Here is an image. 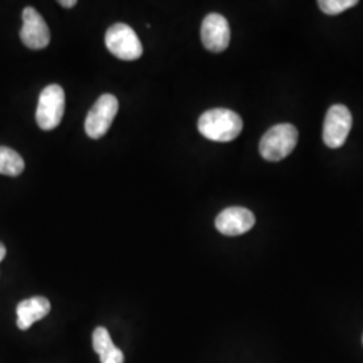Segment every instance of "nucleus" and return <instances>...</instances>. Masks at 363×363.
<instances>
[{
    "mask_svg": "<svg viewBox=\"0 0 363 363\" xmlns=\"http://www.w3.org/2000/svg\"><path fill=\"white\" fill-rule=\"evenodd\" d=\"M105 45L108 50L118 60L135 61L142 57L143 45L132 27L116 23L109 27L105 34Z\"/></svg>",
    "mask_w": 363,
    "mask_h": 363,
    "instance_id": "obj_4",
    "label": "nucleus"
},
{
    "mask_svg": "<svg viewBox=\"0 0 363 363\" xmlns=\"http://www.w3.org/2000/svg\"><path fill=\"white\" fill-rule=\"evenodd\" d=\"M6 252H7V250H6V247L0 242V262H1L3 259L6 257Z\"/></svg>",
    "mask_w": 363,
    "mask_h": 363,
    "instance_id": "obj_15",
    "label": "nucleus"
},
{
    "mask_svg": "<svg viewBox=\"0 0 363 363\" xmlns=\"http://www.w3.org/2000/svg\"><path fill=\"white\" fill-rule=\"evenodd\" d=\"M60 4L62 7H65V9H72V7H74L77 4V1L76 0H61Z\"/></svg>",
    "mask_w": 363,
    "mask_h": 363,
    "instance_id": "obj_14",
    "label": "nucleus"
},
{
    "mask_svg": "<svg viewBox=\"0 0 363 363\" xmlns=\"http://www.w3.org/2000/svg\"><path fill=\"white\" fill-rule=\"evenodd\" d=\"M318 4L323 13L334 16L357 6L358 1L357 0H320Z\"/></svg>",
    "mask_w": 363,
    "mask_h": 363,
    "instance_id": "obj_13",
    "label": "nucleus"
},
{
    "mask_svg": "<svg viewBox=\"0 0 363 363\" xmlns=\"http://www.w3.org/2000/svg\"><path fill=\"white\" fill-rule=\"evenodd\" d=\"M201 38L210 52L226 50L230 43V27L226 18L220 13H208L202 22Z\"/></svg>",
    "mask_w": 363,
    "mask_h": 363,
    "instance_id": "obj_8",
    "label": "nucleus"
},
{
    "mask_svg": "<svg viewBox=\"0 0 363 363\" xmlns=\"http://www.w3.org/2000/svg\"><path fill=\"white\" fill-rule=\"evenodd\" d=\"M52 310L50 301L43 296H34L21 301L16 306L18 320L16 325L19 330H28L35 322L43 319Z\"/></svg>",
    "mask_w": 363,
    "mask_h": 363,
    "instance_id": "obj_10",
    "label": "nucleus"
},
{
    "mask_svg": "<svg viewBox=\"0 0 363 363\" xmlns=\"http://www.w3.org/2000/svg\"><path fill=\"white\" fill-rule=\"evenodd\" d=\"M25 169V160L16 151L0 145V174L18 177Z\"/></svg>",
    "mask_w": 363,
    "mask_h": 363,
    "instance_id": "obj_12",
    "label": "nucleus"
},
{
    "mask_svg": "<svg viewBox=\"0 0 363 363\" xmlns=\"http://www.w3.org/2000/svg\"><path fill=\"white\" fill-rule=\"evenodd\" d=\"M298 139V130L292 124H277L261 138L259 154L269 162L283 160L295 150Z\"/></svg>",
    "mask_w": 363,
    "mask_h": 363,
    "instance_id": "obj_2",
    "label": "nucleus"
},
{
    "mask_svg": "<svg viewBox=\"0 0 363 363\" xmlns=\"http://www.w3.org/2000/svg\"><path fill=\"white\" fill-rule=\"evenodd\" d=\"M118 111V101L113 94H103L91 106L86 120L85 130L91 139H100L109 130Z\"/></svg>",
    "mask_w": 363,
    "mask_h": 363,
    "instance_id": "obj_5",
    "label": "nucleus"
},
{
    "mask_svg": "<svg viewBox=\"0 0 363 363\" xmlns=\"http://www.w3.org/2000/svg\"><path fill=\"white\" fill-rule=\"evenodd\" d=\"M242 118L225 108L210 109L198 120V130L208 140L228 143L234 140L242 130Z\"/></svg>",
    "mask_w": 363,
    "mask_h": 363,
    "instance_id": "obj_1",
    "label": "nucleus"
},
{
    "mask_svg": "<svg viewBox=\"0 0 363 363\" xmlns=\"http://www.w3.org/2000/svg\"><path fill=\"white\" fill-rule=\"evenodd\" d=\"M23 26L21 39L28 49L40 50L50 43V30L42 15L33 7H26L22 13Z\"/></svg>",
    "mask_w": 363,
    "mask_h": 363,
    "instance_id": "obj_7",
    "label": "nucleus"
},
{
    "mask_svg": "<svg viewBox=\"0 0 363 363\" xmlns=\"http://www.w3.org/2000/svg\"><path fill=\"white\" fill-rule=\"evenodd\" d=\"M93 349L99 354L101 363H124V354L115 346L108 330L97 327L93 333Z\"/></svg>",
    "mask_w": 363,
    "mask_h": 363,
    "instance_id": "obj_11",
    "label": "nucleus"
},
{
    "mask_svg": "<svg viewBox=\"0 0 363 363\" xmlns=\"http://www.w3.org/2000/svg\"><path fill=\"white\" fill-rule=\"evenodd\" d=\"M65 113V91L62 86L52 84L40 91L35 118L43 130L57 128Z\"/></svg>",
    "mask_w": 363,
    "mask_h": 363,
    "instance_id": "obj_3",
    "label": "nucleus"
},
{
    "mask_svg": "<svg viewBox=\"0 0 363 363\" xmlns=\"http://www.w3.org/2000/svg\"><path fill=\"white\" fill-rule=\"evenodd\" d=\"M352 127V116L347 106L345 105H333L325 118L323 125V142L330 148L342 147Z\"/></svg>",
    "mask_w": 363,
    "mask_h": 363,
    "instance_id": "obj_6",
    "label": "nucleus"
},
{
    "mask_svg": "<svg viewBox=\"0 0 363 363\" xmlns=\"http://www.w3.org/2000/svg\"><path fill=\"white\" fill-rule=\"evenodd\" d=\"M256 223L255 214L245 208H228L216 218V228L225 235H241L249 232Z\"/></svg>",
    "mask_w": 363,
    "mask_h": 363,
    "instance_id": "obj_9",
    "label": "nucleus"
}]
</instances>
